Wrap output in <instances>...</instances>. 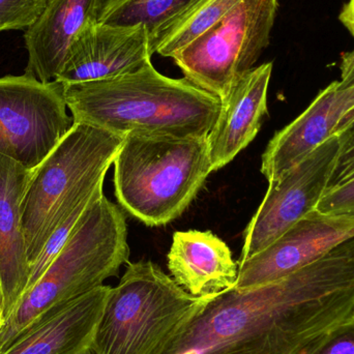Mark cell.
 <instances>
[{"label":"cell","instance_id":"6da1fadb","mask_svg":"<svg viewBox=\"0 0 354 354\" xmlns=\"http://www.w3.org/2000/svg\"><path fill=\"white\" fill-rule=\"evenodd\" d=\"M354 313V239L270 284L232 288L158 354H299Z\"/></svg>","mask_w":354,"mask_h":354},{"label":"cell","instance_id":"7a4b0ae2","mask_svg":"<svg viewBox=\"0 0 354 354\" xmlns=\"http://www.w3.org/2000/svg\"><path fill=\"white\" fill-rule=\"evenodd\" d=\"M74 124L128 136L207 137L220 113V97L185 78L156 70L153 62L131 74L62 84Z\"/></svg>","mask_w":354,"mask_h":354},{"label":"cell","instance_id":"3957f363","mask_svg":"<svg viewBox=\"0 0 354 354\" xmlns=\"http://www.w3.org/2000/svg\"><path fill=\"white\" fill-rule=\"evenodd\" d=\"M128 226L104 194L87 208L62 251L0 328V354L66 305L104 285L129 262Z\"/></svg>","mask_w":354,"mask_h":354},{"label":"cell","instance_id":"277c9868","mask_svg":"<svg viewBox=\"0 0 354 354\" xmlns=\"http://www.w3.org/2000/svg\"><path fill=\"white\" fill-rule=\"evenodd\" d=\"M113 165L118 201L147 226L181 216L212 172L207 137L128 136Z\"/></svg>","mask_w":354,"mask_h":354},{"label":"cell","instance_id":"5b68a950","mask_svg":"<svg viewBox=\"0 0 354 354\" xmlns=\"http://www.w3.org/2000/svg\"><path fill=\"white\" fill-rule=\"evenodd\" d=\"M124 140L108 131L74 124L33 170L22 203L30 268L60 223L103 193L106 174Z\"/></svg>","mask_w":354,"mask_h":354},{"label":"cell","instance_id":"8992f818","mask_svg":"<svg viewBox=\"0 0 354 354\" xmlns=\"http://www.w3.org/2000/svg\"><path fill=\"white\" fill-rule=\"evenodd\" d=\"M214 295H191L153 262L129 263L110 291L91 351L158 354Z\"/></svg>","mask_w":354,"mask_h":354},{"label":"cell","instance_id":"52a82bcc","mask_svg":"<svg viewBox=\"0 0 354 354\" xmlns=\"http://www.w3.org/2000/svg\"><path fill=\"white\" fill-rule=\"evenodd\" d=\"M279 6V0H241L172 59L187 80L222 99L270 45Z\"/></svg>","mask_w":354,"mask_h":354},{"label":"cell","instance_id":"ba28073f","mask_svg":"<svg viewBox=\"0 0 354 354\" xmlns=\"http://www.w3.org/2000/svg\"><path fill=\"white\" fill-rule=\"evenodd\" d=\"M64 86L35 77L0 78V155L35 170L74 124Z\"/></svg>","mask_w":354,"mask_h":354},{"label":"cell","instance_id":"9c48e42d","mask_svg":"<svg viewBox=\"0 0 354 354\" xmlns=\"http://www.w3.org/2000/svg\"><path fill=\"white\" fill-rule=\"evenodd\" d=\"M336 135L312 151L268 189L248 224L239 263L272 245L293 225L315 210L328 189L338 155Z\"/></svg>","mask_w":354,"mask_h":354},{"label":"cell","instance_id":"30bf717a","mask_svg":"<svg viewBox=\"0 0 354 354\" xmlns=\"http://www.w3.org/2000/svg\"><path fill=\"white\" fill-rule=\"evenodd\" d=\"M354 239V216L313 210L266 249L239 263L234 288H255L285 278Z\"/></svg>","mask_w":354,"mask_h":354},{"label":"cell","instance_id":"8fae6325","mask_svg":"<svg viewBox=\"0 0 354 354\" xmlns=\"http://www.w3.org/2000/svg\"><path fill=\"white\" fill-rule=\"evenodd\" d=\"M149 30L143 25L93 23L75 41L55 80L62 84L91 82L137 72L151 64Z\"/></svg>","mask_w":354,"mask_h":354},{"label":"cell","instance_id":"7c38bea8","mask_svg":"<svg viewBox=\"0 0 354 354\" xmlns=\"http://www.w3.org/2000/svg\"><path fill=\"white\" fill-rule=\"evenodd\" d=\"M354 107V86L342 88L334 81L318 93L311 105L279 131L262 155L261 174L277 180L334 136L343 116Z\"/></svg>","mask_w":354,"mask_h":354},{"label":"cell","instance_id":"4fadbf2b","mask_svg":"<svg viewBox=\"0 0 354 354\" xmlns=\"http://www.w3.org/2000/svg\"><path fill=\"white\" fill-rule=\"evenodd\" d=\"M272 62L252 68L221 99L220 113L207 136L212 171L222 169L257 136L268 114Z\"/></svg>","mask_w":354,"mask_h":354},{"label":"cell","instance_id":"5bb4252c","mask_svg":"<svg viewBox=\"0 0 354 354\" xmlns=\"http://www.w3.org/2000/svg\"><path fill=\"white\" fill-rule=\"evenodd\" d=\"M105 0H48L37 21L25 30L28 53L25 74L43 83L55 80L79 35L97 22Z\"/></svg>","mask_w":354,"mask_h":354},{"label":"cell","instance_id":"9a60e30c","mask_svg":"<svg viewBox=\"0 0 354 354\" xmlns=\"http://www.w3.org/2000/svg\"><path fill=\"white\" fill-rule=\"evenodd\" d=\"M32 171L0 155V307L4 320L22 297L30 274L22 203Z\"/></svg>","mask_w":354,"mask_h":354},{"label":"cell","instance_id":"2e32d148","mask_svg":"<svg viewBox=\"0 0 354 354\" xmlns=\"http://www.w3.org/2000/svg\"><path fill=\"white\" fill-rule=\"evenodd\" d=\"M167 259L172 279L195 297L218 295L236 284L239 263L210 231H177Z\"/></svg>","mask_w":354,"mask_h":354},{"label":"cell","instance_id":"e0dca14e","mask_svg":"<svg viewBox=\"0 0 354 354\" xmlns=\"http://www.w3.org/2000/svg\"><path fill=\"white\" fill-rule=\"evenodd\" d=\"M112 287L78 297L1 354H77L93 344Z\"/></svg>","mask_w":354,"mask_h":354},{"label":"cell","instance_id":"ac0fdd59","mask_svg":"<svg viewBox=\"0 0 354 354\" xmlns=\"http://www.w3.org/2000/svg\"><path fill=\"white\" fill-rule=\"evenodd\" d=\"M241 0H198L151 39L153 53L174 57L220 22Z\"/></svg>","mask_w":354,"mask_h":354},{"label":"cell","instance_id":"d6986e66","mask_svg":"<svg viewBox=\"0 0 354 354\" xmlns=\"http://www.w3.org/2000/svg\"><path fill=\"white\" fill-rule=\"evenodd\" d=\"M198 0H105L100 22L143 25L151 39Z\"/></svg>","mask_w":354,"mask_h":354},{"label":"cell","instance_id":"ffe728a7","mask_svg":"<svg viewBox=\"0 0 354 354\" xmlns=\"http://www.w3.org/2000/svg\"><path fill=\"white\" fill-rule=\"evenodd\" d=\"M334 135L338 137L339 149L328 189L354 177V112L341 120Z\"/></svg>","mask_w":354,"mask_h":354},{"label":"cell","instance_id":"44dd1931","mask_svg":"<svg viewBox=\"0 0 354 354\" xmlns=\"http://www.w3.org/2000/svg\"><path fill=\"white\" fill-rule=\"evenodd\" d=\"M48 0H0V32L27 30L39 19Z\"/></svg>","mask_w":354,"mask_h":354},{"label":"cell","instance_id":"7402d4cb","mask_svg":"<svg viewBox=\"0 0 354 354\" xmlns=\"http://www.w3.org/2000/svg\"><path fill=\"white\" fill-rule=\"evenodd\" d=\"M299 354H354V317L337 324Z\"/></svg>","mask_w":354,"mask_h":354},{"label":"cell","instance_id":"603a6c76","mask_svg":"<svg viewBox=\"0 0 354 354\" xmlns=\"http://www.w3.org/2000/svg\"><path fill=\"white\" fill-rule=\"evenodd\" d=\"M315 210L324 214L354 216V177L328 189Z\"/></svg>","mask_w":354,"mask_h":354},{"label":"cell","instance_id":"cb8c5ba5","mask_svg":"<svg viewBox=\"0 0 354 354\" xmlns=\"http://www.w3.org/2000/svg\"><path fill=\"white\" fill-rule=\"evenodd\" d=\"M341 79L339 80L342 88L354 86V49L342 54L340 64Z\"/></svg>","mask_w":354,"mask_h":354},{"label":"cell","instance_id":"d4e9b609","mask_svg":"<svg viewBox=\"0 0 354 354\" xmlns=\"http://www.w3.org/2000/svg\"><path fill=\"white\" fill-rule=\"evenodd\" d=\"M339 21L354 37V0H349L343 6L339 14Z\"/></svg>","mask_w":354,"mask_h":354},{"label":"cell","instance_id":"484cf974","mask_svg":"<svg viewBox=\"0 0 354 354\" xmlns=\"http://www.w3.org/2000/svg\"><path fill=\"white\" fill-rule=\"evenodd\" d=\"M4 324V316L3 313H2L1 307H0V328H2Z\"/></svg>","mask_w":354,"mask_h":354},{"label":"cell","instance_id":"4316f807","mask_svg":"<svg viewBox=\"0 0 354 354\" xmlns=\"http://www.w3.org/2000/svg\"><path fill=\"white\" fill-rule=\"evenodd\" d=\"M77 354H95V353H93V351H91V347H89V348L84 349V351H81V353H79Z\"/></svg>","mask_w":354,"mask_h":354},{"label":"cell","instance_id":"83f0119b","mask_svg":"<svg viewBox=\"0 0 354 354\" xmlns=\"http://www.w3.org/2000/svg\"><path fill=\"white\" fill-rule=\"evenodd\" d=\"M353 112H354V107L353 108V109L351 110V111L347 112V113L345 114V115L343 116V118H345V116H347V115H351V114L353 113Z\"/></svg>","mask_w":354,"mask_h":354},{"label":"cell","instance_id":"f1b7e54d","mask_svg":"<svg viewBox=\"0 0 354 354\" xmlns=\"http://www.w3.org/2000/svg\"><path fill=\"white\" fill-rule=\"evenodd\" d=\"M353 317H354V313H353Z\"/></svg>","mask_w":354,"mask_h":354}]
</instances>
